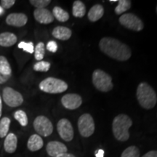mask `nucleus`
I'll return each mask as SVG.
<instances>
[{
    "mask_svg": "<svg viewBox=\"0 0 157 157\" xmlns=\"http://www.w3.org/2000/svg\"><path fill=\"white\" fill-rule=\"evenodd\" d=\"M142 157H157V151H151L143 155Z\"/></svg>",
    "mask_w": 157,
    "mask_h": 157,
    "instance_id": "obj_34",
    "label": "nucleus"
},
{
    "mask_svg": "<svg viewBox=\"0 0 157 157\" xmlns=\"http://www.w3.org/2000/svg\"><path fill=\"white\" fill-rule=\"evenodd\" d=\"M34 17L37 22L42 24H49L53 22L54 16L48 9H36L34 12Z\"/></svg>",
    "mask_w": 157,
    "mask_h": 157,
    "instance_id": "obj_14",
    "label": "nucleus"
},
{
    "mask_svg": "<svg viewBox=\"0 0 157 157\" xmlns=\"http://www.w3.org/2000/svg\"><path fill=\"white\" fill-rule=\"evenodd\" d=\"M39 89L50 94L61 93L68 89V84L60 78L48 77L40 82Z\"/></svg>",
    "mask_w": 157,
    "mask_h": 157,
    "instance_id": "obj_4",
    "label": "nucleus"
},
{
    "mask_svg": "<svg viewBox=\"0 0 157 157\" xmlns=\"http://www.w3.org/2000/svg\"><path fill=\"white\" fill-rule=\"evenodd\" d=\"M99 48L104 54L119 61L129 60L132 55L130 48L126 44L111 37H103L101 39L99 42Z\"/></svg>",
    "mask_w": 157,
    "mask_h": 157,
    "instance_id": "obj_1",
    "label": "nucleus"
},
{
    "mask_svg": "<svg viewBox=\"0 0 157 157\" xmlns=\"http://www.w3.org/2000/svg\"><path fill=\"white\" fill-rule=\"evenodd\" d=\"M132 121L126 114H119L113 119L112 131L115 138L121 142H125L129 138V129L132 127Z\"/></svg>",
    "mask_w": 157,
    "mask_h": 157,
    "instance_id": "obj_2",
    "label": "nucleus"
},
{
    "mask_svg": "<svg viewBox=\"0 0 157 157\" xmlns=\"http://www.w3.org/2000/svg\"><path fill=\"white\" fill-rule=\"evenodd\" d=\"M30 3L36 9H43L50 5L51 1L50 0H31Z\"/></svg>",
    "mask_w": 157,
    "mask_h": 157,
    "instance_id": "obj_29",
    "label": "nucleus"
},
{
    "mask_svg": "<svg viewBox=\"0 0 157 157\" xmlns=\"http://www.w3.org/2000/svg\"><path fill=\"white\" fill-rule=\"evenodd\" d=\"M46 151L48 155L52 157H58L60 155L67 153V147L63 143L58 141H50L48 143Z\"/></svg>",
    "mask_w": 157,
    "mask_h": 157,
    "instance_id": "obj_12",
    "label": "nucleus"
},
{
    "mask_svg": "<svg viewBox=\"0 0 157 157\" xmlns=\"http://www.w3.org/2000/svg\"><path fill=\"white\" fill-rule=\"evenodd\" d=\"M137 99L143 109L149 110L156 105L157 96L154 90L146 82H142L137 88Z\"/></svg>",
    "mask_w": 157,
    "mask_h": 157,
    "instance_id": "obj_3",
    "label": "nucleus"
},
{
    "mask_svg": "<svg viewBox=\"0 0 157 157\" xmlns=\"http://www.w3.org/2000/svg\"><path fill=\"white\" fill-rule=\"evenodd\" d=\"M78 128L80 135L84 137H89L95 132V122L90 113H84L78 118Z\"/></svg>",
    "mask_w": 157,
    "mask_h": 157,
    "instance_id": "obj_6",
    "label": "nucleus"
},
{
    "mask_svg": "<svg viewBox=\"0 0 157 157\" xmlns=\"http://www.w3.org/2000/svg\"><path fill=\"white\" fill-rule=\"evenodd\" d=\"M17 137L14 133H9L4 142V148L8 154H13L17 149Z\"/></svg>",
    "mask_w": 157,
    "mask_h": 157,
    "instance_id": "obj_15",
    "label": "nucleus"
},
{
    "mask_svg": "<svg viewBox=\"0 0 157 157\" xmlns=\"http://www.w3.org/2000/svg\"><path fill=\"white\" fill-rule=\"evenodd\" d=\"M52 34L55 38L60 39V40L66 41L71 38L72 35V31L67 27L57 26L53 29Z\"/></svg>",
    "mask_w": 157,
    "mask_h": 157,
    "instance_id": "obj_16",
    "label": "nucleus"
},
{
    "mask_svg": "<svg viewBox=\"0 0 157 157\" xmlns=\"http://www.w3.org/2000/svg\"><path fill=\"white\" fill-rule=\"evenodd\" d=\"M15 0H2L1 7L3 9H10L15 5Z\"/></svg>",
    "mask_w": 157,
    "mask_h": 157,
    "instance_id": "obj_31",
    "label": "nucleus"
},
{
    "mask_svg": "<svg viewBox=\"0 0 157 157\" xmlns=\"http://www.w3.org/2000/svg\"><path fill=\"white\" fill-rule=\"evenodd\" d=\"M45 53V47L43 42H39L36 44V48H34V58L36 60L41 61L43 58Z\"/></svg>",
    "mask_w": 157,
    "mask_h": 157,
    "instance_id": "obj_27",
    "label": "nucleus"
},
{
    "mask_svg": "<svg viewBox=\"0 0 157 157\" xmlns=\"http://www.w3.org/2000/svg\"><path fill=\"white\" fill-rule=\"evenodd\" d=\"M118 2H119L118 5L114 10L117 15L122 14L131 7V1H129V0H119Z\"/></svg>",
    "mask_w": 157,
    "mask_h": 157,
    "instance_id": "obj_22",
    "label": "nucleus"
},
{
    "mask_svg": "<svg viewBox=\"0 0 157 157\" xmlns=\"http://www.w3.org/2000/svg\"><path fill=\"white\" fill-rule=\"evenodd\" d=\"M104 15V8L101 5L97 4L91 7L88 13V18L92 22H96Z\"/></svg>",
    "mask_w": 157,
    "mask_h": 157,
    "instance_id": "obj_19",
    "label": "nucleus"
},
{
    "mask_svg": "<svg viewBox=\"0 0 157 157\" xmlns=\"http://www.w3.org/2000/svg\"><path fill=\"white\" fill-rule=\"evenodd\" d=\"M93 83L97 90L103 93L113 89L111 76L101 69H96L93 73Z\"/></svg>",
    "mask_w": 157,
    "mask_h": 157,
    "instance_id": "obj_5",
    "label": "nucleus"
},
{
    "mask_svg": "<svg viewBox=\"0 0 157 157\" xmlns=\"http://www.w3.org/2000/svg\"><path fill=\"white\" fill-rule=\"evenodd\" d=\"M57 129L60 137L66 142L73 140L74 132L71 123L67 119H61L57 124Z\"/></svg>",
    "mask_w": 157,
    "mask_h": 157,
    "instance_id": "obj_10",
    "label": "nucleus"
},
{
    "mask_svg": "<svg viewBox=\"0 0 157 157\" xmlns=\"http://www.w3.org/2000/svg\"><path fill=\"white\" fill-rule=\"evenodd\" d=\"M61 103L66 109L75 110L82 105V99L81 96L77 94H66L61 98Z\"/></svg>",
    "mask_w": 157,
    "mask_h": 157,
    "instance_id": "obj_11",
    "label": "nucleus"
},
{
    "mask_svg": "<svg viewBox=\"0 0 157 157\" xmlns=\"http://www.w3.org/2000/svg\"><path fill=\"white\" fill-rule=\"evenodd\" d=\"M2 98L5 103L10 107L20 106L23 103V98L19 92L13 88L6 87L2 91Z\"/></svg>",
    "mask_w": 157,
    "mask_h": 157,
    "instance_id": "obj_9",
    "label": "nucleus"
},
{
    "mask_svg": "<svg viewBox=\"0 0 157 157\" xmlns=\"http://www.w3.org/2000/svg\"><path fill=\"white\" fill-rule=\"evenodd\" d=\"M104 151L103 149H98V151H95V156L96 157H104Z\"/></svg>",
    "mask_w": 157,
    "mask_h": 157,
    "instance_id": "obj_35",
    "label": "nucleus"
},
{
    "mask_svg": "<svg viewBox=\"0 0 157 157\" xmlns=\"http://www.w3.org/2000/svg\"><path fill=\"white\" fill-rule=\"evenodd\" d=\"M10 119L8 117H4L0 121V137L3 138L8 134L10 125Z\"/></svg>",
    "mask_w": 157,
    "mask_h": 157,
    "instance_id": "obj_23",
    "label": "nucleus"
},
{
    "mask_svg": "<svg viewBox=\"0 0 157 157\" xmlns=\"http://www.w3.org/2000/svg\"><path fill=\"white\" fill-rule=\"evenodd\" d=\"M28 17L24 13H10L6 17L7 24L15 27H22L27 23Z\"/></svg>",
    "mask_w": 157,
    "mask_h": 157,
    "instance_id": "obj_13",
    "label": "nucleus"
},
{
    "mask_svg": "<svg viewBox=\"0 0 157 157\" xmlns=\"http://www.w3.org/2000/svg\"><path fill=\"white\" fill-rule=\"evenodd\" d=\"M156 13H157V6H156Z\"/></svg>",
    "mask_w": 157,
    "mask_h": 157,
    "instance_id": "obj_39",
    "label": "nucleus"
},
{
    "mask_svg": "<svg viewBox=\"0 0 157 157\" xmlns=\"http://www.w3.org/2000/svg\"><path fill=\"white\" fill-rule=\"evenodd\" d=\"M2 98L0 96V117H2Z\"/></svg>",
    "mask_w": 157,
    "mask_h": 157,
    "instance_id": "obj_37",
    "label": "nucleus"
},
{
    "mask_svg": "<svg viewBox=\"0 0 157 157\" xmlns=\"http://www.w3.org/2000/svg\"><path fill=\"white\" fill-rule=\"evenodd\" d=\"M121 157H140V150L135 146H129L124 151Z\"/></svg>",
    "mask_w": 157,
    "mask_h": 157,
    "instance_id": "obj_26",
    "label": "nucleus"
},
{
    "mask_svg": "<svg viewBox=\"0 0 157 157\" xmlns=\"http://www.w3.org/2000/svg\"><path fill=\"white\" fill-rule=\"evenodd\" d=\"M18 48L20 49H22L23 50L30 54H32L34 52V46L32 42H21L18 44Z\"/></svg>",
    "mask_w": 157,
    "mask_h": 157,
    "instance_id": "obj_30",
    "label": "nucleus"
},
{
    "mask_svg": "<svg viewBox=\"0 0 157 157\" xmlns=\"http://www.w3.org/2000/svg\"><path fill=\"white\" fill-rule=\"evenodd\" d=\"M43 146H44V142H43L42 138L40 135L36 134L30 136L28 143H27V147H28L29 150L33 152L40 150Z\"/></svg>",
    "mask_w": 157,
    "mask_h": 157,
    "instance_id": "obj_17",
    "label": "nucleus"
},
{
    "mask_svg": "<svg viewBox=\"0 0 157 157\" xmlns=\"http://www.w3.org/2000/svg\"><path fill=\"white\" fill-rule=\"evenodd\" d=\"M119 23L121 25L129 30L140 31L144 28V24L141 19L132 13H126L119 17Z\"/></svg>",
    "mask_w": 157,
    "mask_h": 157,
    "instance_id": "obj_8",
    "label": "nucleus"
},
{
    "mask_svg": "<svg viewBox=\"0 0 157 157\" xmlns=\"http://www.w3.org/2000/svg\"><path fill=\"white\" fill-rule=\"evenodd\" d=\"M58 157H76V156L71 154H68V153H66V154L60 155V156H59Z\"/></svg>",
    "mask_w": 157,
    "mask_h": 157,
    "instance_id": "obj_36",
    "label": "nucleus"
},
{
    "mask_svg": "<svg viewBox=\"0 0 157 157\" xmlns=\"http://www.w3.org/2000/svg\"><path fill=\"white\" fill-rule=\"evenodd\" d=\"M34 128L39 135L48 137L53 132V126L51 121L44 116H38L34 121Z\"/></svg>",
    "mask_w": 157,
    "mask_h": 157,
    "instance_id": "obj_7",
    "label": "nucleus"
},
{
    "mask_svg": "<svg viewBox=\"0 0 157 157\" xmlns=\"http://www.w3.org/2000/svg\"><path fill=\"white\" fill-rule=\"evenodd\" d=\"M0 73L4 75L11 76L12 70L7 59L4 56H0Z\"/></svg>",
    "mask_w": 157,
    "mask_h": 157,
    "instance_id": "obj_24",
    "label": "nucleus"
},
{
    "mask_svg": "<svg viewBox=\"0 0 157 157\" xmlns=\"http://www.w3.org/2000/svg\"><path fill=\"white\" fill-rule=\"evenodd\" d=\"M11 76H7L4 75L2 73H0V84L5 83L6 82H7L9 80V78H10Z\"/></svg>",
    "mask_w": 157,
    "mask_h": 157,
    "instance_id": "obj_33",
    "label": "nucleus"
},
{
    "mask_svg": "<svg viewBox=\"0 0 157 157\" xmlns=\"http://www.w3.org/2000/svg\"><path fill=\"white\" fill-rule=\"evenodd\" d=\"M73 15L76 17H82L86 13V7L84 4L79 0H76L73 3L72 9Z\"/></svg>",
    "mask_w": 157,
    "mask_h": 157,
    "instance_id": "obj_20",
    "label": "nucleus"
},
{
    "mask_svg": "<svg viewBox=\"0 0 157 157\" xmlns=\"http://www.w3.org/2000/svg\"><path fill=\"white\" fill-rule=\"evenodd\" d=\"M50 68V63L48 61H39L34 66V70L39 72H47Z\"/></svg>",
    "mask_w": 157,
    "mask_h": 157,
    "instance_id": "obj_28",
    "label": "nucleus"
},
{
    "mask_svg": "<svg viewBox=\"0 0 157 157\" xmlns=\"http://www.w3.org/2000/svg\"><path fill=\"white\" fill-rule=\"evenodd\" d=\"M17 36L10 32H4L0 34V46L9 48L13 46L17 42Z\"/></svg>",
    "mask_w": 157,
    "mask_h": 157,
    "instance_id": "obj_18",
    "label": "nucleus"
},
{
    "mask_svg": "<svg viewBox=\"0 0 157 157\" xmlns=\"http://www.w3.org/2000/svg\"><path fill=\"white\" fill-rule=\"evenodd\" d=\"M47 50L51 52H56L58 50V44L55 41H50L47 44Z\"/></svg>",
    "mask_w": 157,
    "mask_h": 157,
    "instance_id": "obj_32",
    "label": "nucleus"
},
{
    "mask_svg": "<svg viewBox=\"0 0 157 157\" xmlns=\"http://www.w3.org/2000/svg\"><path fill=\"white\" fill-rule=\"evenodd\" d=\"M4 13V9L0 6V15H1Z\"/></svg>",
    "mask_w": 157,
    "mask_h": 157,
    "instance_id": "obj_38",
    "label": "nucleus"
},
{
    "mask_svg": "<svg viewBox=\"0 0 157 157\" xmlns=\"http://www.w3.org/2000/svg\"><path fill=\"white\" fill-rule=\"evenodd\" d=\"M14 118L15 120H17L20 123V124L22 127H25L28 124L29 120L28 117L26 113L23 110H17L14 113Z\"/></svg>",
    "mask_w": 157,
    "mask_h": 157,
    "instance_id": "obj_25",
    "label": "nucleus"
},
{
    "mask_svg": "<svg viewBox=\"0 0 157 157\" xmlns=\"http://www.w3.org/2000/svg\"><path fill=\"white\" fill-rule=\"evenodd\" d=\"M52 15L60 22H66L69 19V14L67 12L58 6L55 7L52 10Z\"/></svg>",
    "mask_w": 157,
    "mask_h": 157,
    "instance_id": "obj_21",
    "label": "nucleus"
}]
</instances>
